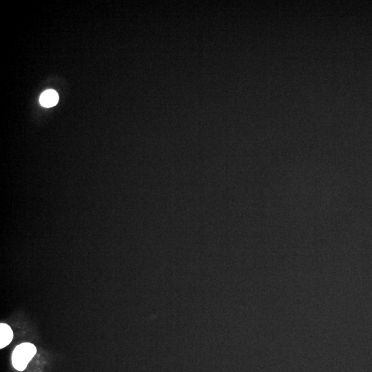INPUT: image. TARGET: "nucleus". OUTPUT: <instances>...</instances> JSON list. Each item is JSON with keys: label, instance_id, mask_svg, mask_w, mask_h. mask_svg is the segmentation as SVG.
Wrapping results in <instances>:
<instances>
[{"label": "nucleus", "instance_id": "obj_1", "mask_svg": "<svg viewBox=\"0 0 372 372\" xmlns=\"http://www.w3.org/2000/svg\"><path fill=\"white\" fill-rule=\"evenodd\" d=\"M37 353L35 345L23 343L17 346L12 355L13 367L19 371H23Z\"/></svg>", "mask_w": 372, "mask_h": 372}, {"label": "nucleus", "instance_id": "obj_2", "mask_svg": "<svg viewBox=\"0 0 372 372\" xmlns=\"http://www.w3.org/2000/svg\"><path fill=\"white\" fill-rule=\"evenodd\" d=\"M59 101V95L53 90H48L41 95L40 102L42 106L45 107H53L57 105Z\"/></svg>", "mask_w": 372, "mask_h": 372}, {"label": "nucleus", "instance_id": "obj_3", "mask_svg": "<svg viewBox=\"0 0 372 372\" xmlns=\"http://www.w3.org/2000/svg\"><path fill=\"white\" fill-rule=\"evenodd\" d=\"M13 339V332L9 325L0 324V349L6 347Z\"/></svg>", "mask_w": 372, "mask_h": 372}]
</instances>
